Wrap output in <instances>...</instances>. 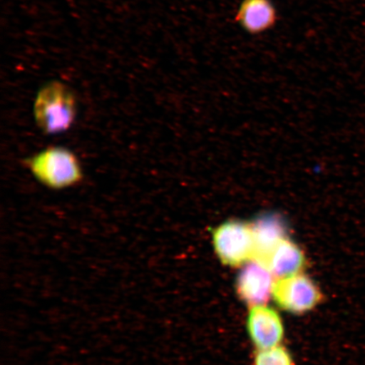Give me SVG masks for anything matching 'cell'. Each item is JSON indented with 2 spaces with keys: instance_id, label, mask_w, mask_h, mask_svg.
<instances>
[{
  "instance_id": "obj_6",
  "label": "cell",
  "mask_w": 365,
  "mask_h": 365,
  "mask_svg": "<svg viewBox=\"0 0 365 365\" xmlns=\"http://www.w3.org/2000/svg\"><path fill=\"white\" fill-rule=\"evenodd\" d=\"M247 328L251 340L259 349L279 346L284 339V324L279 314L264 305L251 307Z\"/></svg>"
},
{
  "instance_id": "obj_7",
  "label": "cell",
  "mask_w": 365,
  "mask_h": 365,
  "mask_svg": "<svg viewBox=\"0 0 365 365\" xmlns=\"http://www.w3.org/2000/svg\"><path fill=\"white\" fill-rule=\"evenodd\" d=\"M235 21L245 33L259 35L275 27L278 14L272 0H242Z\"/></svg>"
},
{
  "instance_id": "obj_4",
  "label": "cell",
  "mask_w": 365,
  "mask_h": 365,
  "mask_svg": "<svg viewBox=\"0 0 365 365\" xmlns=\"http://www.w3.org/2000/svg\"><path fill=\"white\" fill-rule=\"evenodd\" d=\"M272 296L278 307L296 314L309 312L323 299L317 284L303 273L276 281Z\"/></svg>"
},
{
  "instance_id": "obj_9",
  "label": "cell",
  "mask_w": 365,
  "mask_h": 365,
  "mask_svg": "<svg viewBox=\"0 0 365 365\" xmlns=\"http://www.w3.org/2000/svg\"><path fill=\"white\" fill-rule=\"evenodd\" d=\"M304 264L303 251L287 238L272 251L264 266L271 271L274 277L282 279L301 273Z\"/></svg>"
},
{
  "instance_id": "obj_2",
  "label": "cell",
  "mask_w": 365,
  "mask_h": 365,
  "mask_svg": "<svg viewBox=\"0 0 365 365\" xmlns=\"http://www.w3.org/2000/svg\"><path fill=\"white\" fill-rule=\"evenodd\" d=\"M26 164L35 179L49 189L71 188L83 179L78 158L65 148H46L27 159Z\"/></svg>"
},
{
  "instance_id": "obj_3",
  "label": "cell",
  "mask_w": 365,
  "mask_h": 365,
  "mask_svg": "<svg viewBox=\"0 0 365 365\" xmlns=\"http://www.w3.org/2000/svg\"><path fill=\"white\" fill-rule=\"evenodd\" d=\"M213 245L220 261L227 266L240 267L253 259L255 242L252 227L247 223H222L213 232Z\"/></svg>"
},
{
  "instance_id": "obj_8",
  "label": "cell",
  "mask_w": 365,
  "mask_h": 365,
  "mask_svg": "<svg viewBox=\"0 0 365 365\" xmlns=\"http://www.w3.org/2000/svg\"><path fill=\"white\" fill-rule=\"evenodd\" d=\"M252 227L255 261L266 264L272 251L287 239L284 221L275 214H268L257 219Z\"/></svg>"
},
{
  "instance_id": "obj_10",
  "label": "cell",
  "mask_w": 365,
  "mask_h": 365,
  "mask_svg": "<svg viewBox=\"0 0 365 365\" xmlns=\"http://www.w3.org/2000/svg\"><path fill=\"white\" fill-rule=\"evenodd\" d=\"M254 365H294L291 355L284 346L259 349L255 355Z\"/></svg>"
},
{
  "instance_id": "obj_1",
  "label": "cell",
  "mask_w": 365,
  "mask_h": 365,
  "mask_svg": "<svg viewBox=\"0 0 365 365\" xmlns=\"http://www.w3.org/2000/svg\"><path fill=\"white\" fill-rule=\"evenodd\" d=\"M34 111L36 125L43 133H62L70 129L75 121V96L61 82H49L36 94Z\"/></svg>"
},
{
  "instance_id": "obj_5",
  "label": "cell",
  "mask_w": 365,
  "mask_h": 365,
  "mask_svg": "<svg viewBox=\"0 0 365 365\" xmlns=\"http://www.w3.org/2000/svg\"><path fill=\"white\" fill-rule=\"evenodd\" d=\"M275 277L264 264L251 259L245 264L236 282L240 298L251 307L266 304L272 294Z\"/></svg>"
}]
</instances>
